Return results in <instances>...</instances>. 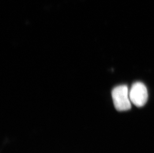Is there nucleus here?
Listing matches in <instances>:
<instances>
[{
  "mask_svg": "<svg viewBox=\"0 0 154 153\" xmlns=\"http://www.w3.org/2000/svg\"><path fill=\"white\" fill-rule=\"evenodd\" d=\"M131 103L137 107H142L146 104L148 100V91L144 84L140 82L134 83L129 92Z\"/></svg>",
  "mask_w": 154,
  "mask_h": 153,
  "instance_id": "2",
  "label": "nucleus"
},
{
  "mask_svg": "<svg viewBox=\"0 0 154 153\" xmlns=\"http://www.w3.org/2000/svg\"><path fill=\"white\" fill-rule=\"evenodd\" d=\"M112 97L114 105L118 111H126L131 107L129 92L126 86H119L112 90Z\"/></svg>",
  "mask_w": 154,
  "mask_h": 153,
  "instance_id": "1",
  "label": "nucleus"
}]
</instances>
